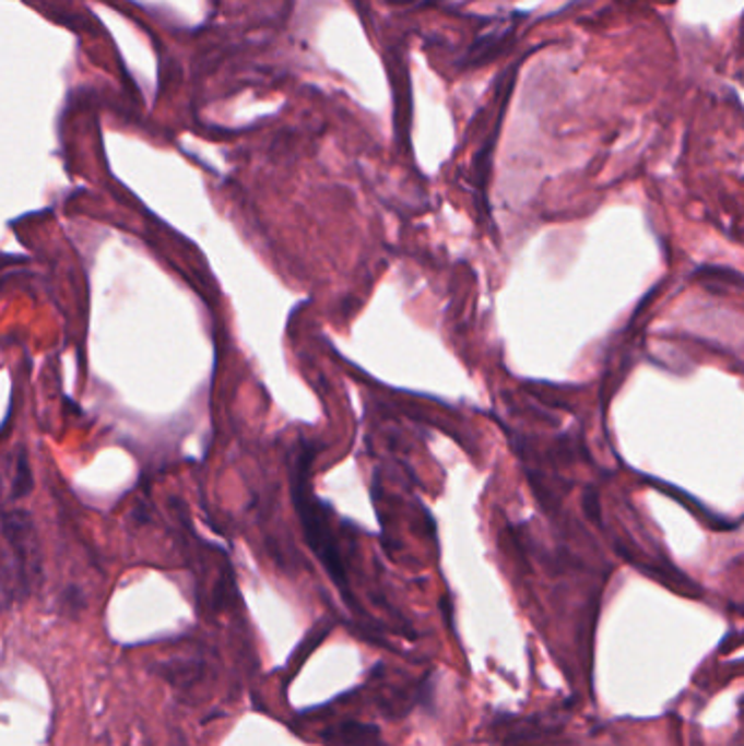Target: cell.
<instances>
[{
    "label": "cell",
    "mask_w": 744,
    "mask_h": 746,
    "mask_svg": "<svg viewBox=\"0 0 744 746\" xmlns=\"http://www.w3.org/2000/svg\"><path fill=\"white\" fill-rule=\"evenodd\" d=\"M323 741L332 746H385L376 727L352 721L326 730Z\"/></svg>",
    "instance_id": "cell-1"
}]
</instances>
